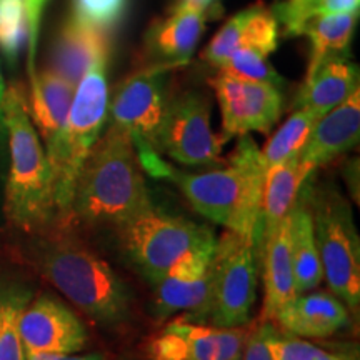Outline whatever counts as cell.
Here are the masks:
<instances>
[{
    "label": "cell",
    "mask_w": 360,
    "mask_h": 360,
    "mask_svg": "<svg viewBox=\"0 0 360 360\" xmlns=\"http://www.w3.org/2000/svg\"><path fill=\"white\" fill-rule=\"evenodd\" d=\"M135 150L147 174L172 182L200 215L249 238L260 267L264 249L260 210L265 169L260 162V148L249 134L240 135L229 167H215L204 174H188L175 169L154 148Z\"/></svg>",
    "instance_id": "cell-1"
},
{
    "label": "cell",
    "mask_w": 360,
    "mask_h": 360,
    "mask_svg": "<svg viewBox=\"0 0 360 360\" xmlns=\"http://www.w3.org/2000/svg\"><path fill=\"white\" fill-rule=\"evenodd\" d=\"M25 259L40 277L92 321L119 326L130 317V292L110 265L64 227L34 233Z\"/></svg>",
    "instance_id": "cell-2"
},
{
    "label": "cell",
    "mask_w": 360,
    "mask_h": 360,
    "mask_svg": "<svg viewBox=\"0 0 360 360\" xmlns=\"http://www.w3.org/2000/svg\"><path fill=\"white\" fill-rule=\"evenodd\" d=\"M152 205L132 139L110 124L77 175L72 222L119 227Z\"/></svg>",
    "instance_id": "cell-3"
},
{
    "label": "cell",
    "mask_w": 360,
    "mask_h": 360,
    "mask_svg": "<svg viewBox=\"0 0 360 360\" xmlns=\"http://www.w3.org/2000/svg\"><path fill=\"white\" fill-rule=\"evenodd\" d=\"M4 124L11 152L4 200L6 220L27 236L51 231L57 225L52 170L20 85L7 89Z\"/></svg>",
    "instance_id": "cell-4"
},
{
    "label": "cell",
    "mask_w": 360,
    "mask_h": 360,
    "mask_svg": "<svg viewBox=\"0 0 360 360\" xmlns=\"http://www.w3.org/2000/svg\"><path fill=\"white\" fill-rule=\"evenodd\" d=\"M107 69L109 58H98L85 72L80 82L75 85L64 129L57 141L45 150L52 170L57 209L56 227H70L77 175L109 119Z\"/></svg>",
    "instance_id": "cell-5"
},
{
    "label": "cell",
    "mask_w": 360,
    "mask_h": 360,
    "mask_svg": "<svg viewBox=\"0 0 360 360\" xmlns=\"http://www.w3.org/2000/svg\"><path fill=\"white\" fill-rule=\"evenodd\" d=\"M115 229L124 250L150 283L182 259L215 245L212 229L162 212L155 205Z\"/></svg>",
    "instance_id": "cell-6"
},
{
    "label": "cell",
    "mask_w": 360,
    "mask_h": 360,
    "mask_svg": "<svg viewBox=\"0 0 360 360\" xmlns=\"http://www.w3.org/2000/svg\"><path fill=\"white\" fill-rule=\"evenodd\" d=\"M323 278L350 310L360 304V240L352 210L335 188L305 182Z\"/></svg>",
    "instance_id": "cell-7"
},
{
    "label": "cell",
    "mask_w": 360,
    "mask_h": 360,
    "mask_svg": "<svg viewBox=\"0 0 360 360\" xmlns=\"http://www.w3.org/2000/svg\"><path fill=\"white\" fill-rule=\"evenodd\" d=\"M259 260L249 238L225 231L212 257V310L215 327H245L257 292Z\"/></svg>",
    "instance_id": "cell-8"
},
{
    "label": "cell",
    "mask_w": 360,
    "mask_h": 360,
    "mask_svg": "<svg viewBox=\"0 0 360 360\" xmlns=\"http://www.w3.org/2000/svg\"><path fill=\"white\" fill-rule=\"evenodd\" d=\"M177 65L159 64L137 70L120 82L109 97L110 124L132 139L135 148H154L167 110V75Z\"/></svg>",
    "instance_id": "cell-9"
},
{
    "label": "cell",
    "mask_w": 360,
    "mask_h": 360,
    "mask_svg": "<svg viewBox=\"0 0 360 360\" xmlns=\"http://www.w3.org/2000/svg\"><path fill=\"white\" fill-rule=\"evenodd\" d=\"M224 141L210 127V107L195 92L169 98L162 120L157 152L191 167H212L222 162Z\"/></svg>",
    "instance_id": "cell-10"
},
{
    "label": "cell",
    "mask_w": 360,
    "mask_h": 360,
    "mask_svg": "<svg viewBox=\"0 0 360 360\" xmlns=\"http://www.w3.org/2000/svg\"><path fill=\"white\" fill-rule=\"evenodd\" d=\"M210 85L222 110L224 142L250 132L269 134L281 119L283 98L276 85L220 70Z\"/></svg>",
    "instance_id": "cell-11"
},
{
    "label": "cell",
    "mask_w": 360,
    "mask_h": 360,
    "mask_svg": "<svg viewBox=\"0 0 360 360\" xmlns=\"http://www.w3.org/2000/svg\"><path fill=\"white\" fill-rule=\"evenodd\" d=\"M214 247L182 259L160 281L152 283L155 289L152 314L157 319L182 312L180 319L184 321L207 323L212 310Z\"/></svg>",
    "instance_id": "cell-12"
},
{
    "label": "cell",
    "mask_w": 360,
    "mask_h": 360,
    "mask_svg": "<svg viewBox=\"0 0 360 360\" xmlns=\"http://www.w3.org/2000/svg\"><path fill=\"white\" fill-rule=\"evenodd\" d=\"M245 327H215L175 319L146 345L148 360H240Z\"/></svg>",
    "instance_id": "cell-13"
},
{
    "label": "cell",
    "mask_w": 360,
    "mask_h": 360,
    "mask_svg": "<svg viewBox=\"0 0 360 360\" xmlns=\"http://www.w3.org/2000/svg\"><path fill=\"white\" fill-rule=\"evenodd\" d=\"M19 335L25 355L77 354L89 339L79 315L49 294H40L22 310Z\"/></svg>",
    "instance_id": "cell-14"
},
{
    "label": "cell",
    "mask_w": 360,
    "mask_h": 360,
    "mask_svg": "<svg viewBox=\"0 0 360 360\" xmlns=\"http://www.w3.org/2000/svg\"><path fill=\"white\" fill-rule=\"evenodd\" d=\"M360 137V90L323 114L310 130L299 159L315 170L349 152Z\"/></svg>",
    "instance_id": "cell-15"
},
{
    "label": "cell",
    "mask_w": 360,
    "mask_h": 360,
    "mask_svg": "<svg viewBox=\"0 0 360 360\" xmlns=\"http://www.w3.org/2000/svg\"><path fill=\"white\" fill-rule=\"evenodd\" d=\"M274 322L287 334L304 339L334 335L349 323V309L328 292H304L278 310Z\"/></svg>",
    "instance_id": "cell-16"
},
{
    "label": "cell",
    "mask_w": 360,
    "mask_h": 360,
    "mask_svg": "<svg viewBox=\"0 0 360 360\" xmlns=\"http://www.w3.org/2000/svg\"><path fill=\"white\" fill-rule=\"evenodd\" d=\"M109 57V32L72 15L53 47L51 70L77 85L94 62Z\"/></svg>",
    "instance_id": "cell-17"
},
{
    "label": "cell",
    "mask_w": 360,
    "mask_h": 360,
    "mask_svg": "<svg viewBox=\"0 0 360 360\" xmlns=\"http://www.w3.org/2000/svg\"><path fill=\"white\" fill-rule=\"evenodd\" d=\"M359 89V67L350 56H330L307 77L295 98V109L314 112L319 117L349 98Z\"/></svg>",
    "instance_id": "cell-18"
},
{
    "label": "cell",
    "mask_w": 360,
    "mask_h": 360,
    "mask_svg": "<svg viewBox=\"0 0 360 360\" xmlns=\"http://www.w3.org/2000/svg\"><path fill=\"white\" fill-rule=\"evenodd\" d=\"M260 267L264 274V304L260 321L274 322L278 310L297 295L289 215L265 238Z\"/></svg>",
    "instance_id": "cell-19"
},
{
    "label": "cell",
    "mask_w": 360,
    "mask_h": 360,
    "mask_svg": "<svg viewBox=\"0 0 360 360\" xmlns=\"http://www.w3.org/2000/svg\"><path fill=\"white\" fill-rule=\"evenodd\" d=\"M75 85L51 69L35 72L30 77V117L45 147H51L64 129Z\"/></svg>",
    "instance_id": "cell-20"
},
{
    "label": "cell",
    "mask_w": 360,
    "mask_h": 360,
    "mask_svg": "<svg viewBox=\"0 0 360 360\" xmlns=\"http://www.w3.org/2000/svg\"><path fill=\"white\" fill-rule=\"evenodd\" d=\"M314 172L315 170L300 162L299 155L267 169L264 180L262 210H260L262 242L290 214L300 188Z\"/></svg>",
    "instance_id": "cell-21"
},
{
    "label": "cell",
    "mask_w": 360,
    "mask_h": 360,
    "mask_svg": "<svg viewBox=\"0 0 360 360\" xmlns=\"http://www.w3.org/2000/svg\"><path fill=\"white\" fill-rule=\"evenodd\" d=\"M207 13L197 11H179L152 27L147 35L150 52L165 64L186 65L205 30Z\"/></svg>",
    "instance_id": "cell-22"
},
{
    "label": "cell",
    "mask_w": 360,
    "mask_h": 360,
    "mask_svg": "<svg viewBox=\"0 0 360 360\" xmlns=\"http://www.w3.org/2000/svg\"><path fill=\"white\" fill-rule=\"evenodd\" d=\"M290 252L294 264L297 294L317 289L323 281L321 255L317 249V238L314 231V219L305 192V184L300 188L294 207L289 214Z\"/></svg>",
    "instance_id": "cell-23"
},
{
    "label": "cell",
    "mask_w": 360,
    "mask_h": 360,
    "mask_svg": "<svg viewBox=\"0 0 360 360\" xmlns=\"http://www.w3.org/2000/svg\"><path fill=\"white\" fill-rule=\"evenodd\" d=\"M357 20L359 11L314 15L305 20L299 35H307L312 45L307 72H312L323 58L347 56Z\"/></svg>",
    "instance_id": "cell-24"
},
{
    "label": "cell",
    "mask_w": 360,
    "mask_h": 360,
    "mask_svg": "<svg viewBox=\"0 0 360 360\" xmlns=\"http://www.w3.org/2000/svg\"><path fill=\"white\" fill-rule=\"evenodd\" d=\"M319 119L321 117L314 112L295 109L294 114L285 120V124L269 139L260 150V162H262L265 172L272 165L299 155L305 142H307L310 130L314 129Z\"/></svg>",
    "instance_id": "cell-25"
},
{
    "label": "cell",
    "mask_w": 360,
    "mask_h": 360,
    "mask_svg": "<svg viewBox=\"0 0 360 360\" xmlns=\"http://www.w3.org/2000/svg\"><path fill=\"white\" fill-rule=\"evenodd\" d=\"M30 292L19 285L0 290V360H27L19 335V317Z\"/></svg>",
    "instance_id": "cell-26"
},
{
    "label": "cell",
    "mask_w": 360,
    "mask_h": 360,
    "mask_svg": "<svg viewBox=\"0 0 360 360\" xmlns=\"http://www.w3.org/2000/svg\"><path fill=\"white\" fill-rule=\"evenodd\" d=\"M360 0H285L272 13L283 27V35H299L300 29L314 15L359 11Z\"/></svg>",
    "instance_id": "cell-27"
},
{
    "label": "cell",
    "mask_w": 360,
    "mask_h": 360,
    "mask_svg": "<svg viewBox=\"0 0 360 360\" xmlns=\"http://www.w3.org/2000/svg\"><path fill=\"white\" fill-rule=\"evenodd\" d=\"M267 57V53L257 51V49L238 47L219 70L238 75V77L260 80V82H269L276 85V87H282L283 79L269 64Z\"/></svg>",
    "instance_id": "cell-28"
},
{
    "label": "cell",
    "mask_w": 360,
    "mask_h": 360,
    "mask_svg": "<svg viewBox=\"0 0 360 360\" xmlns=\"http://www.w3.org/2000/svg\"><path fill=\"white\" fill-rule=\"evenodd\" d=\"M24 0H0V49L8 60H15L25 37Z\"/></svg>",
    "instance_id": "cell-29"
},
{
    "label": "cell",
    "mask_w": 360,
    "mask_h": 360,
    "mask_svg": "<svg viewBox=\"0 0 360 360\" xmlns=\"http://www.w3.org/2000/svg\"><path fill=\"white\" fill-rule=\"evenodd\" d=\"M125 8L127 0H75L72 15L109 32L122 19Z\"/></svg>",
    "instance_id": "cell-30"
},
{
    "label": "cell",
    "mask_w": 360,
    "mask_h": 360,
    "mask_svg": "<svg viewBox=\"0 0 360 360\" xmlns=\"http://www.w3.org/2000/svg\"><path fill=\"white\" fill-rule=\"evenodd\" d=\"M270 349L276 360H314L323 352V349L317 345L297 335L287 334L277 327L270 335Z\"/></svg>",
    "instance_id": "cell-31"
},
{
    "label": "cell",
    "mask_w": 360,
    "mask_h": 360,
    "mask_svg": "<svg viewBox=\"0 0 360 360\" xmlns=\"http://www.w3.org/2000/svg\"><path fill=\"white\" fill-rule=\"evenodd\" d=\"M274 328V322L260 321L252 330H247L240 360H276L270 349V335Z\"/></svg>",
    "instance_id": "cell-32"
},
{
    "label": "cell",
    "mask_w": 360,
    "mask_h": 360,
    "mask_svg": "<svg viewBox=\"0 0 360 360\" xmlns=\"http://www.w3.org/2000/svg\"><path fill=\"white\" fill-rule=\"evenodd\" d=\"M47 0H24L25 11V25H27V40H29V75L35 74V53H37V39L39 27L42 12Z\"/></svg>",
    "instance_id": "cell-33"
},
{
    "label": "cell",
    "mask_w": 360,
    "mask_h": 360,
    "mask_svg": "<svg viewBox=\"0 0 360 360\" xmlns=\"http://www.w3.org/2000/svg\"><path fill=\"white\" fill-rule=\"evenodd\" d=\"M27 360H109L103 354L94 352L85 355L75 354H32L27 355Z\"/></svg>",
    "instance_id": "cell-34"
},
{
    "label": "cell",
    "mask_w": 360,
    "mask_h": 360,
    "mask_svg": "<svg viewBox=\"0 0 360 360\" xmlns=\"http://www.w3.org/2000/svg\"><path fill=\"white\" fill-rule=\"evenodd\" d=\"M215 0H177L174 8L179 11H197V12H209Z\"/></svg>",
    "instance_id": "cell-35"
},
{
    "label": "cell",
    "mask_w": 360,
    "mask_h": 360,
    "mask_svg": "<svg viewBox=\"0 0 360 360\" xmlns=\"http://www.w3.org/2000/svg\"><path fill=\"white\" fill-rule=\"evenodd\" d=\"M6 84H4L2 74H0V139L6 135V124H4V102H6Z\"/></svg>",
    "instance_id": "cell-36"
},
{
    "label": "cell",
    "mask_w": 360,
    "mask_h": 360,
    "mask_svg": "<svg viewBox=\"0 0 360 360\" xmlns=\"http://www.w3.org/2000/svg\"><path fill=\"white\" fill-rule=\"evenodd\" d=\"M314 360H357V357L349 352H327V350H323V352Z\"/></svg>",
    "instance_id": "cell-37"
}]
</instances>
